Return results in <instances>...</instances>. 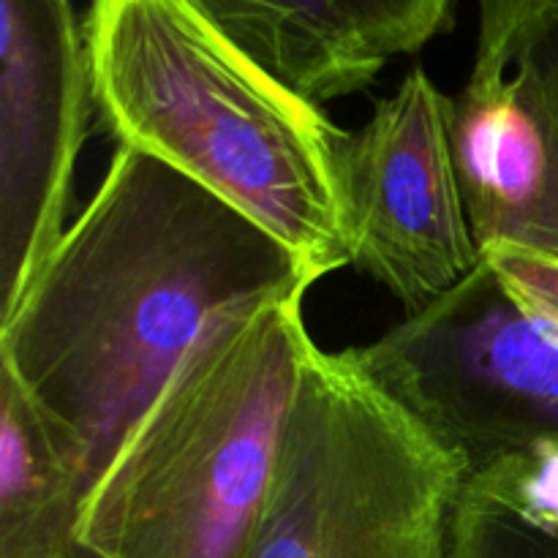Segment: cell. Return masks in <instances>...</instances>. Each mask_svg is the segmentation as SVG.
Segmentation results:
<instances>
[{"instance_id":"cell-1","label":"cell","mask_w":558,"mask_h":558,"mask_svg":"<svg viewBox=\"0 0 558 558\" xmlns=\"http://www.w3.org/2000/svg\"><path fill=\"white\" fill-rule=\"evenodd\" d=\"M314 283L238 207L118 147L93 199L0 316V365L80 461L90 494L216 316Z\"/></svg>"},{"instance_id":"cell-2","label":"cell","mask_w":558,"mask_h":558,"mask_svg":"<svg viewBox=\"0 0 558 558\" xmlns=\"http://www.w3.org/2000/svg\"><path fill=\"white\" fill-rule=\"evenodd\" d=\"M93 107L118 147L169 163L265 227L314 281L354 265L352 134L185 0H93Z\"/></svg>"},{"instance_id":"cell-3","label":"cell","mask_w":558,"mask_h":558,"mask_svg":"<svg viewBox=\"0 0 558 558\" xmlns=\"http://www.w3.org/2000/svg\"><path fill=\"white\" fill-rule=\"evenodd\" d=\"M305 294L210 322L87 494L85 558H248L316 347Z\"/></svg>"},{"instance_id":"cell-4","label":"cell","mask_w":558,"mask_h":558,"mask_svg":"<svg viewBox=\"0 0 558 558\" xmlns=\"http://www.w3.org/2000/svg\"><path fill=\"white\" fill-rule=\"evenodd\" d=\"M469 477L352 349L314 347L248 558H450Z\"/></svg>"},{"instance_id":"cell-5","label":"cell","mask_w":558,"mask_h":558,"mask_svg":"<svg viewBox=\"0 0 558 558\" xmlns=\"http://www.w3.org/2000/svg\"><path fill=\"white\" fill-rule=\"evenodd\" d=\"M452 140L483 256L558 325V0H480Z\"/></svg>"},{"instance_id":"cell-6","label":"cell","mask_w":558,"mask_h":558,"mask_svg":"<svg viewBox=\"0 0 558 558\" xmlns=\"http://www.w3.org/2000/svg\"><path fill=\"white\" fill-rule=\"evenodd\" d=\"M352 352L472 474L558 441V325L526 308L485 256L456 289Z\"/></svg>"},{"instance_id":"cell-7","label":"cell","mask_w":558,"mask_h":558,"mask_svg":"<svg viewBox=\"0 0 558 558\" xmlns=\"http://www.w3.org/2000/svg\"><path fill=\"white\" fill-rule=\"evenodd\" d=\"M456 104L414 65L343 161L354 265L412 311L456 289L483 262L452 140Z\"/></svg>"},{"instance_id":"cell-8","label":"cell","mask_w":558,"mask_h":558,"mask_svg":"<svg viewBox=\"0 0 558 558\" xmlns=\"http://www.w3.org/2000/svg\"><path fill=\"white\" fill-rule=\"evenodd\" d=\"M90 109L71 0H0V316L65 232Z\"/></svg>"},{"instance_id":"cell-9","label":"cell","mask_w":558,"mask_h":558,"mask_svg":"<svg viewBox=\"0 0 558 558\" xmlns=\"http://www.w3.org/2000/svg\"><path fill=\"white\" fill-rule=\"evenodd\" d=\"M251 60L316 104L374 85L385 58L341 0H185Z\"/></svg>"},{"instance_id":"cell-10","label":"cell","mask_w":558,"mask_h":558,"mask_svg":"<svg viewBox=\"0 0 558 558\" xmlns=\"http://www.w3.org/2000/svg\"><path fill=\"white\" fill-rule=\"evenodd\" d=\"M80 461L0 365V558H85Z\"/></svg>"},{"instance_id":"cell-11","label":"cell","mask_w":558,"mask_h":558,"mask_svg":"<svg viewBox=\"0 0 558 558\" xmlns=\"http://www.w3.org/2000/svg\"><path fill=\"white\" fill-rule=\"evenodd\" d=\"M450 558H558V521L529 515L477 472L458 501Z\"/></svg>"},{"instance_id":"cell-12","label":"cell","mask_w":558,"mask_h":558,"mask_svg":"<svg viewBox=\"0 0 558 558\" xmlns=\"http://www.w3.org/2000/svg\"><path fill=\"white\" fill-rule=\"evenodd\" d=\"M365 41L381 54H409L447 31L452 0H341Z\"/></svg>"}]
</instances>
